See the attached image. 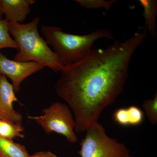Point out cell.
Segmentation results:
<instances>
[{
	"mask_svg": "<svg viewBox=\"0 0 157 157\" xmlns=\"http://www.w3.org/2000/svg\"><path fill=\"white\" fill-rule=\"evenodd\" d=\"M147 36L146 27H139L126 41L92 49L81 60L62 68L55 89L73 112L76 132H85L98 122L123 92L132 56Z\"/></svg>",
	"mask_w": 157,
	"mask_h": 157,
	"instance_id": "6da1fadb",
	"label": "cell"
},
{
	"mask_svg": "<svg viewBox=\"0 0 157 157\" xmlns=\"http://www.w3.org/2000/svg\"><path fill=\"white\" fill-rule=\"evenodd\" d=\"M40 20V17H37L28 23L8 22L9 33L19 48L14 60L36 62L58 73L63 67L53 51L39 35L38 25Z\"/></svg>",
	"mask_w": 157,
	"mask_h": 157,
	"instance_id": "7a4b0ae2",
	"label": "cell"
},
{
	"mask_svg": "<svg viewBox=\"0 0 157 157\" xmlns=\"http://www.w3.org/2000/svg\"><path fill=\"white\" fill-rule=\"evenodd\" d=\"M41 32L48 45L53 52L62 67L82 59L92 48L96 40L101 38L113 39L112 33L106 29H100L85 35L67 33L56 26H43Z\"/></svg>",
	"mask_w": 157,
	"mask_h": 157,
	"instance_id": "3957f363",
	"label": "cell"
},
{
	"mask_svg": "<svg viewBox=\"0 0 157 157\" xmlns=\"http://www.w3.org/2000/svg\"><path fill=\"white\" fill-rule=\"evenodd\" d=\"M85 132L78 152L81 157H126L130 155L126 145L109 137L98 121Z\"/></svg>",
	"mask_w": 157,
	"mask_h": 157,
	"instance_id": "277c9868",
	"label": "cell"
},
{
	"mask_svg": "<svg viewBox=\"0 0 157 157\" xmlns=\"http://www.w3.org/2000/svg\"><path fill=\"white\" fill-rule=\"evenodd\" d=\"M42 113V115L28 117L35 121L47 135L55 132L64 136L70 143L77 142L74 116L67 104L54 102L49 107L43 109Z\"/></svg>",
	"mask_w": 157,
	"mask_h": 157,
	"instance_id": "5b68a950",
	"label": "cell"
},
{
	"mask_svg": "<svg viewBox=\"0 0 157 157\" xmlns=\"http://www.w3.org/2000/svg\"><path fill=\"white\" fill-rule=\"evenodd\" d=\"M44 67L36 62L10 60L0 53V74L11 79L15 93L19 92L21 84L25 79Z\"/></svg>",
	"mask_w": 157,
	"mask_h": 157,
	"instance_id": "8992f818",
	"label": "cell"
},
{
	"mask_svg": "<svg viewBox=\"0 0 157 157\" xmlns=\"http://www.w3.org/2000/svg\"><path fill=\"white\" fill-rule=\"evenodd\" d=\"M15 94L7 77L0 74V120L22 125V115L13 108V103L18 101Z\"/></svg>",
	"mask_w": 157,
	"mask_h": 157,
	"instance_id": "52a82bcc",
	"label": "cell"
},
{
	"mask_svg": "<svg viewBox=\"0 0 157 157\" xmlns=\"http://www.w3.org/2000/svg\"><path fill=\"white\" fill-rule=\"evenodd\" d=\"M2 8L8 22L22 23L30 12L35 0H2Z\"/></svg>",
	"mask_w": 157,
	"mask_h": 157,
	"instance_id": "ba28073f",
	"label": "cell"
},
{
	"mask_svg": "<svg viewBox=\"0 0 157 157\" xmlns=\"http://www.w3.org/2000/svg\"><path fill=\"white\" fill-rule=\"evenodd\" d=\"M143 111L137 106H131L127 108L117 109L113 114V120L122 126L139 125L144 120Z\"/></svg>",
	"mask_w": 157,
	"mask_h": 157,
	"instance_id": "9c48e42d",
	"label": "cell"
},
{
	"mask_svg": "<svg viewBox=\"0 0 157 157\" xmlns=\"http://www.w3.org/2000/svg\"><path fill=\"white\" fill-rule=\"evenodd\" d=\"M139 3L143 7V16L145 20L147 30L154 37L157 36L156 17L157 14L156 0H139Z\"/></svg>",
	"mask_w": 157,
	"mask_h": 157,
	"instance_id": "30bf717a",
	"label": "cell"
},
{
	"mask_svg": "<svg viewBox=\"0 0 157 157\" xmlns=\"http://www.w3.org/2000/svg\"><path fill=\"white\" fill-rule=\"evenodd\" d=\"M0 155L1 157H30L24 145L15 143L0 136Z\"/></svg>",
	"mask_w": 157,
	"mask_h": 157,
	"instance_id": "8fae6325",
	"label": "cell"
},
{
	"mask_svg": "<svg viewBox=\"0 0 157 157\" xmlns=\"http://www.w3.org/2000/svg\"><path fill=\"white\" fill-rule=\"evenodd\" d=\"M24 131L22 125L0 121V136L8 140H13L17 137L24 138L25 135L21 133Z\"/></svg>",
	"mask_w": 157,
	"mask_h": 157,
	"instance_id": "7c38bea8",
	"label": "cell"
},
{
	"mask_svg": "<svg viewBox=\"0 0 157 157\" xmlns=\"http://www.w3.org/2000/svg\"><path fill=\"white\" fill-rule=\"evenodd\" d=\"M4 48H12L18 50L17 43L10 36L8 22L5 19L0 20V50Z\"/></svg>",
	"mask_w": 157,
	"mask_h": 157,
	"instance_id": "4fadbf2b",
	"label": "cell"
},
{
	"mask_svg": "<svg viewBox=\"0 0 157 157\" xmlns=\"http://www.w3.org/2000/svg\"><path fill=\"white\" fill-rule=\"evenodd\" d=\"M142 106L149 121L152 124H155L157 122V92L152 99H148L144 101Z\"/></svg>",
	"mask_w": 157,
	"mask_h": 157,
	"instance_id": "5bb4252c",
	"label": "cell"
},
{
	"mask_svg": "<svg viewBox=\"0 0 157 157\" xmlns=\"http://www.w3.org/2000/svg\"><path fill=\"white\" fill-rule=\"evenodd\" d=\"M78 3L86 9H104L108 10L117 1H105V0H76Z\"/></svg>",
	"mask_w": 157,
	"mask_h": 157,
	"instance_id": "9a60e30c",
	"label": "cell"
},
{
	"mask_svg": "<svg viewBox=\"0 0 157 157\" xmlns=\"http://www.w3.org/2000/svg\"><path fill=\"white\" fill-rule=\"evenodd\" d=\"M30 157H60L50 151L36 152Z\"/></svg>",
	"mask_w": 157,
	"mask_h": 157,
	"instance_id": "2e32d148",
	"label": "cell"
},
{
	"mask_svg": "<svg viewBox=\"0 0 157 157\" xmlns=\"http://www.w3.org/2000/svg\"><path fill=\"white\" fill-rule=\"evenodd\" d=\"M4 14L2 11V0H0V20H3Z\"/></svg>",
	"mask_w": 157,
	"mask_h": 157,
	"instance_id": "e0dca14e",
	"label": "cell"
},
{
	"mask_svg": "<svg viewBox=\"0 0 157 157\" xmlns=\"http://www.w3.org/2000/svg\"><path fill=\"white\" fill-rule=\"evenodd\" d=\"M126 157H135L132 156H131V155H129L128 156H127Z\"/></svg>",
	"mask_w": 157,
	"mask_h": 157,
	"instance_id": "ac0fdd59",
	"label": "cell"
},
{
	"mask_svg": "<svg viewBox=\"0 0 157 157\" xmlns=\"http://www.w3.org/2000/svg\"><path fill=\"white\" fill-rule=\"evenodd\" d=\"M0 157H1V155H0Z\"/></svg>",
	"mask_w": 157,
	"mask_h": 157,
	"instance_id": "d6986e66",
	"label": "cell"
},
{
	"mask_svg": "<svg viewBox=\"0 0 157 157\" xmlns=\"http://www.w3.org/2000/svg\"><path fill=\"white\" fill-rule=\"evenodd\" d=\"M0 121H1V120H0Z\"/></svg>",
	"mask_w": 157,
	"mask_h": 157,
	"instance_id": "ffe728a7",
	"label": "cell"
}]
</instances>
